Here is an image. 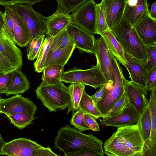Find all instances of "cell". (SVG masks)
I'll list each match as a JSON object with an SVG mask.
<instances>
[{"label": "cell", "mask_w": 156, "mask_h": 156, "mask_svg": "<svg viewBox=\"0 0 156 156\" xmlns=\"http://www.w3.org/2000/svg\"><path fill=\"white\" fill-rule=\"evenodd\" d=\"M108 83H113L114 77L112 67L111 54L103 37L95 40L93 53Z\"/></svg>", "instance_id": "obj_11"}, {"label": "cell", "mask_w": 156, "mask_h": 156, "mask_svg": "<svg viewBox=\"0 0 156 156\" xmlns=\"http://www.w3.org/2000/svg\"><path fill=\"white\" fill-rule=\"evenodd\" d=\"M150 11L147 0H138L137 4L133 6L126 5L123 18L134 26L137 22Z\"/></svg>", "instance_id": "obj_23"}, {"label": "cell", "mask_w": 156, "mask_h": 156, "mask_svg": "<svg viewBox=\"0 0 156 156\" xmlns=\"http://www.w3.org/2000/svg\"><path fill=\"white\" fill-rule=\"evenodd\" d=\"M147 55L143 61L148 71L156 66V45L146 46Z\"/></svg>", "instance_id": "obj_39"}, {"label": "cell", "mask_w": 156, "mask_h": 156, "mask_svg": "<svg viewBox=\"0 0 156 156\" xmlns=\"http://www.w3.org/2000/svg\"><path fill=\"white\" fill-rule=\"evenodd\" d=\"M37 98L49 112L65 110L69 106L70 97L68 87L61 81L53 85H40L35 91Z\"/></svg>", "instance_id": "obj_3"}, {"label": "cell", "mask_w": 156, "mask_h": 156, "mask_svg": "<svg viewBox=\"0 0 156 156\" xmlns=\"http://www.w3.org/2000/svg\"><path fill=\"white\" fill-rule=\"evenodd\" d=\"M58 2V8L66 13L73 12L88 0H55Z\"/></svg>", "instance_id": "obj_36"}, {"label": "cell", "mask_w": 156, "mask_h": 156, "mask_svg": "<svg viewBox=\"0 0 156 156\" xmlns=\"http://www.w3.org/2000/svg\"><path fill=\"white\" fill-rule=\"evenodd\" d=\"M84 113L78 109L73 114L70 122L72 125L80 132L90 130L86 124L84 119Z\"/></svg>", "instance_id": "obj_38"}, {"label": "cell", "mask_w": 156, "mask_h": 156, "mask_svg": "<svg viewBox=\"0 0 156 156\" xmlns=\"http://www.w3.org/2000/svg\"><path fill=\"white\" fill-rule=\"evenodd\" d=\"M75 48V45H71L62 49L49 51L44 62V68L54 64H59L64 66L72 55Z\"/></svg>", "instance_id": "obj_25"}, {"label": "cell", "mask_w": 156, "mask_h": 156, "mask_svg": "<svg viewBox=\"0 0 156 156\" xmlns=\"http://www.w3.org/2000/svg\"><path fill=\"white\" fill-rule=\"evenodd\" d=\"M96 4L94 0H88L71 15L73 24L93 35L96 34Z\"/></svg>", "instance_id": "obj_8"}, {"label": "cell", "mask_w": 156, "mask_h": 156, "mask_svg": "<svg viewBox=\"0 0 156 156\" xmlns=\"http://www.w3.org/2000/svg\"><path fill=\"white\" fill-rule=\"evenodd\" d=\"M0 52L15 68L22 69V52L10 39L5 31L0 33Z\"/></svg>", "instance_id": "obj_14"}, {"label": "cell", "mask_w": 156, "mask_h": 156, "mask_svg": "<svg viewBox=\"0 0 156 156\" xmlns=\"http://www.w3.org/2000/svg\"><path fill=\"white\" fill-rule=\"evenodd\" d=\"M7 7L14 23L15 44L21 47H25L31 39L28 29L20 16L9 6Z\"/></svg>", "instance_id": "obj_20"}, {"label": "cell", "mask_w": 156, "mask_h": 156, "mask_svg": "<svg viewBox=\"0 0 156 156\" xmlns=\"http://www.w3.org/2000/svg\"><path fill=\"white\" fill-rule=\"evenodd\" d=\"M74 45L73 40L66 28L53 37L49 51H53Z\"/></svg>", "instance_id": "obj_32"}, {"label": "cell", "mask_w": 156, "mask_h": 156, "mask_svg": "<svg viewBox=\"0 0 156 156\" xmlns=\"http://www.w3.org/2000/svg\"><path fill=\"white\" fill-rule=\"evenodd\" d=\"M111 58L114 82L113 83H108L106 84L107 90L105 96L96 105L103 119L105 118L114 103L125 93L127 81L122 69L116 58L112 54Z\"/></svg>", "instance_id": "obj_4"}, {"label": "cell", "mask_w": 156, "mask_h": 156, "mask_svg": "<svg viewBox=\"0 0 156 156\" xmlns=\"http://www.w3.org/2000/svg\"><path fill=\"white\" fill-rule=\"evenodd\" d=\"M140 115L129 105L119 114L100 119L99 123L108 126L117 127L133 125L137 122Z\"/></svg>", "instance_id": "obj_17"}, {"label": "cell", "mask_w": 156, "mask_h": 156, "mask_svg": "<svg viewBox=\"0 0 156 156\" xmlns=\"http://www.w3.org/2000/svg\"><path fill=\"white\" fill-rule=\"evenodd\" d=\"M156 86L151 91L149 101V106L150 111L151 129L150 140L153 146L156 147Z\"/></svg>", "instance_id": "obj_33"}, {"label": "cell", "mask_w": 156, "mask_h": 156, "mask_svg": "<svg viewBox=\"0 0 156 156\" xmlns=\"http://www.w3.org/2000/svg\"><path fill=\"white\" fill-rule=\"evenodd\" d=\"M2 99V98H1V96H0V102L1 101Z\"/></svg>", "instance_id": "obj_51"}, {"label": "cell", "mask_w": 156, "mask_h": 156, "mask_svg": "<svg viewBox=\"0 0 156 156\" xmlns=\"http://www.w3.org/2000/svg\"><path fill=\"white\" fill-rule=\"evenodd\" d=\"M43 0H0V5L5 6L19 4H26L32 5Z\"/></svg>", "instance_id": "obj_43"}, {"label": "cell", "mask_w": 156, "mask_h": 156, "mask_svg": "<svg viewBox=\"0 0 156 156\" xmlns=\"http://www.w3.org/2000/svg\"><path fill=\"white\" fill-rule=\"evenodd\" d=\"M84 85L78 83H70L68 87L70 97L69 104L67 112L68 115L70 112L73 114L79 109V104L83 91L85 89Z\"/></svg>", "instance_id": "obj_27"}, {"label": "cell", "mask_w": 156, "mask_h": 156, "mask_svg": "<svg viewBox=\"0 0 156 156\" xmlns=\"http://www.w3.org/2000/svg\"><path fill=\"white\" fill-rule=\"evenodd\" d=\"M95 27L96 34L99 35L109 29L106 22L102 0L100 3L96 4V5Z\"/></svg>", "instance_id": "obj_34"}, {"label": "cell", "mask_w": 156, "mask_h": 156, "mask_svg": "<svg viewBox=\"0 0 156 156\" xmlns=\"http://www.w3.org/2000/svg\"><path fill=\"white\" fill-rule=\"evenodd\" d=\"M124 0L126 2L127 0Z\"/></svg>", "instance_id": "obj_52"}, {"label": "cell", "mask_w": 156, "mask_h": 156, "mask_svg": "<svg viewBox=\"0 0 156 156\" xmlns=\"http://www.w3.org/2000/svg\"><path fill=\"white\" fill-rule=\"evenodd\" d=\"M129 105L128 99L125 93L114 103L108 112L105 118L119 114Z\"/></svg>", "instance_id": "obj_37"}, {"label": "cell", "mask_w": 156, "mask_h": 156, "mask_svg": "<svg viewBox=\"0 0 156 156\" xmlns=\"http://www.w3.org/2000/svg\"><path fill=\"white\" fill-rule=\"evenodd\" d=\"M0 64L4 71H10L17 69L15 68L0 52Z\"/></svg>", "instance_id": "obj_46"}, {"label": "cell", "mask_w": 156, "mask_h": 156, "mask_svg": "<svg viewBox=\"0 0 156 156\" xmlns=\"http://www.w3.org/2000/svg\"><path fill=\"white\" fill-rule=\"evenodd\" d=\"M5 8L4 13L5 30L10 39L15 44L13 21L7 6H5Z\"/></svg>", "instance_id": "obj_40"}, {"label": "cell", "mask_w": 156, "mask_h": 156, "mask_svg": "<svg viewBox=\"0 0 156 156\" xmlns=\"http://www.w3.org/2000/svg\"><path fill=\"white\" fill-rule=\"evenodd\" d=\"M15 69L8 72L0 70V94L4 93L10 82L13 72Z\"/></svg>", "instance_id": "obj_41"}, {"label": "cell", "mask_w": 156, "mask_h": 156, "mask_svg": "<svg viewBox=\"0 0 156 156\" xmlns=\"http://www.w3.org/2000/svg\"><path fill=\"white\" fill-rule=\"evenodd\" d=\"M147 92L146 87L140 86L131 80H127L125 93L130 105L140 115L149 105V101L146 97Z\"/></svg>", "instance_id": "obj_13"}, {"label": "cell", "mask_w": 156, "mask_h": 156, "mask_svg": "<svg viewBox=\"0 0 156 156\" xmlns=\"http://www.w3.org/2000/svg\"><path fill=\"white\" fill-rule=\"evenodd\" d=\"M37 108L29 99L18 94L2 99L0 102V113L5 114L26 112L34 115Z\"/></svg>", "instance_id": "obj_10"}, {"label": "cell", "mask_w": 156, "mask_h": 156, "mask_svg": "<svg viewBox=\"0 0 156 156\" xmlns=\"http://www.w3.org/2000/svg\"><path fill=\"white\" fill-rule=\"evenodd\" d=\"M124 52L140 60L147 55L146 46L138 35L134 26L123 19L111 30Z\"/></svg>", "instance_id": "obj_2"}, {"label": "cell", "mask_w": 156, "mask_h": 156, "mask_svg": "<svg viewBox=\"0 0 156 156\" xmlns=\"http://www.w3.org/2000/svg\"><path fill=\"white\" fill-rule=\"evenodd\" d=\"M10 122L18 129H21L32 124L36 118L33 114L18 112L5 114Z\"/></svg>", "instance_id": "obj_29"}, {"label": "cell", "mask_w": 156, "mask_h": 156, "mask_svg": "<svg viewBox=\"0 0 156 156\" xmlns=\"http://www.w3.org/2000/svg\"><path fill=\"white\" fill-rule=\"evenodd\" d=\"M53 38V37L47 35L44 40L38 53L37 59L34 63L35 72L40 73L43 71L44 62L49 51Z\"/></svg>", "instance_id": "obj_31"}, {"label": "cell", "mask_w": 156, "mask_h": 156, "mask_svg": "<svg viewBox=\"0 0 156 156\" xmlns=\"http://www.w3.org/2000/svg\"><path fill=\"white\" fill-rule=\"evenodd\" d=\"M125 55L127 60L126 68L131 81L140 86L146 87L147 71L144 62L125 52Z\"/></svg>", "instance_id": "obj_19"}, {"label": "cell", "mask_w": 156, "mask_h": 156, "mask_svg": "<svg viewBox=\"0 0 156 156\" xmlns=\"http://www.w3.org/2000/svg\"><path fill=\"white\" fill-rule=\"evenodd\" d=\"M45 34L54 37L72 23L71 15L57 8L52 15L45 17Z\"/></svg>", "instance_id": "obj_18"}, {"label": "cell", "mask_w": 156, "mask_h": 156, "mask_svg": "<svg viewBox=\"0 0 156 156\" xmlns=\"http://www.w3.org/2000/svg\"><path fill=\"white\" fill-rule=\"evenodd\" d=\"M64 66L59 64H54L44 67L41 77V85H53L61 81L64 72Z\"/></svg>", "instance_id": "obj_26"}, {"label": "cell", "mask_w": 156, "mask_h": 156, "mask_svg": "<svg viewBox=\"0 0 156 156\" xmlns=\"http://www.w3.org/2000/svg\"><path fill=\"white\" fill-rule=\"evenodd\" d=\"M79 109L92 116L96 119L101 117V114L90 96L84 90L79 106Z\"/></svg>", "instance_id": "obj_28"}, {"label": "cell", "mask_w": 156, "mask_h": 156, "mask_svg": "<svg viewBox=\"0 0 156 156\" xmlns=\"http://www.w3.org/2000/svg\"><path fill=\"white\" fill-rule=\"evenodd\" d=\"M84 119L85 122L90 130L95 131H100L99 126L96 119L90 115L84 113Z\"/></svg>", "instance_id": "obj_44"}, {"label": "cell", "mask_w": 156, "mask_h": 156, "mask_svg": "<svg viewBox=\"0 0 156 156\" xmlns=\"http://www.w3.org/2000/svg\"><path fill=\"white\" fill-rule=\"evenodd\" d=\"M102 0L106 22L108 28L111 30L123 19L126 2L124 0Z\"/></svg>", "instance_id": "obj_16"}, {"label": "cell", "mask_w": 156, "mask_h": 156, "mask_svg": "<svg viewBox=\"0 0 156 156\" xmlns=\"http://www.w3.org/2000/svg\"><path fill=\"white\" fill-rule=\"evenodd\" d=\"M150 14L151 17L156 20V2L154 3L151 6Z\"/></svg>", "instance_id": "obj_48"}, {"label": "cell", "mask_w": 156, "mask_h": 156, "mask_svg": "<svg viewBox=\"0 0 156 156\" xmlns=\"http://www.w3.org/2000/svg\"><path fill=\"white\" fill-rule=\"evenodd\" d=\"M104 153L107 155L136 156L132 152L125 148L114 133L104 144Z\"/></svg>", "instance_id": "obj_24"}, {"label": "cell", "mask_w": 156, "mask_h": 156, "mask_svg": "<svg viewBox=\"0 0 156 156\" xmlns=\"http://www.w3.org/2000/svg\"><path fill=\"white\" fill-rule=\"evenodd\" d=\"M113 133L122 144L136 156H143L144 141L138 120L135 124L117 127Z\"/></svg>", "instance_id": "obj_7"}, {"label": "cell", "mask_w": 156, "mask_h": 156, "mask_svg": "<svg viewBox=\"0 0 156 156\" xmlns=\"http://www.w3.org/2000/svg\"><path fill=\"white\" fill-rule=\"evenodd\" d=\"M43 146L35 141L20 137L6 142L2 148L4 155L11 156H35L37 150Z\"/></svg>", "instance_id": "obj_9"}, {"label": "cell", "mask_w": 156, "mask_h": 156, "mask_svg": "<svg viewBox=\"0 0 156 156\" xmlns=\"http://www.w3.org/2000/svg\"><path fill=\"white\" fill-rule=\"evenodd\" d=\"M6 143V142L4 140L0 133V155H4L2 151V148Z\"/></svg>", "instance_id": "obj_49"}, {"label": "cell", "mask_w": 156, "mask_h": 156, "mask_svg": "<svg viewBox=\"0 0 156 156\" xmlns=\"http://www.w3.org/2000/svg\"><path fill=\"white\" fill-rule=\"evenodd\" d=\"M61 81L67 83H76L87 85L95 89L108 83L98 63L95 66L86 69L74 67L63 72Z\"/></svg>", "instance_id": "obj_5"}, {"label": "cell", "mask_w": 156, "mask_h": 156, "mask_svg": "<svg viewBox=\"0 0 156 156\" xmlns=\"http://www.w3.org/2000/svg\"><path fill=\"white\" fill-rule=\"evenodd\" d=\"M0 70H3V69H2V67L1 66V64H0Z\"/></svg>", "instance_id": "obj_50"}, {"label": "cell", "mask_w": 156, "mask_h": 156, "mask_svg": "<svg viewBox=\"0 0 156 156\" xmlns=\"http://www.w3.org/2000/svg\"><path fill=\"white\" fill-rule=\"evenodd\" d=\"M138 121L144 143L150 141L151 122L149 105L145 108L141 114L140 115Z\"/></svg>", "instance_id": "obj_30"}, {"label": "cell", "mask_w": 156, "mask_h": 156, "mask_svg": "<svg viewBox=\"0 0 156 156\" xmlns=\"http://www.w3.org/2000/svg\"><path fill=\"white\" fill-rule=\"evenodd\" d=\"M100 88L96 91L94 94L90 96L91 98L96 105L104 98L107 90L106 84Z\"/></svg>", "instance_id": "obj_45"}, {"label": "cell", "mask_w": 156, "mask_h": 156, "mask_svg": "<svg viewBox=\"0 0 156 156\" xmlns=\"http://www.w3.org/2000/svg\"><path fill=\"white\" fill-rule=\"evenodd\" d=\"M45 34L35 37L32 39L27 45V58L33 60L37 58L38 53L44 41Z\"/></svg>", "instance_id": "obj_35"}, {"label": "cell", "mask_w": 156, "mask_h": 156, "mask_svg": "<svg viewBox=\"0 0 156 156\" xmlns=\"http://www.w3.org/2000/svg\"><path fill=\"white\" fill-rule=\"evenodd\" d=\"M9 6L24 21L30 34V40L45 34V17L34 11L32 5L19 4Z\"/></svg>", "instance_id": "obj_6"}, {"label": "cell", "mask_w": 156, "mask_h": 156, "mask_svg": "<svg viewBox=\"0 0 156 156\" xmlns=\"http://www.w3.org/2000/svg\"><path fill=\"white\" fill-rule=\"evenodd\" d=\"M30 87V82L21 69H16L13 73L10 82L4 94L6 96L25 93Z\"/></svg>", "instance_id": "obj_21"}, {"label": "cell", "mask_w": 156, "mask_h": 156, "mask_svg": "<svg viewBox=\"0 0 156 156\" xmlns=\"http://www.w3.org/2000/svg\"><path fill=\"white\" fill-rule=\"evenodd\" d=\"M156 86V66L147 72L146 80V87L147 91H150Z\"/></svg>", "instance_id": "obj_42"}, {"label": "cell", "mask_w": 156, "mask_h": 156, "mask_svg": "<svg viewBox=\"0 0 156 156\" xmlns=\"http://www.w3.org/2000/svg\"><path fill=\"white\" fill-rule=\"evenodd\" d=\"M66 29L73 40L75 47L81 51L93 53L95 40L94 35L73 23Z\"/></svg>", "instance_id": "obj_15"}, {"label": "cell", "mask_w": 156, "mask_h": 156, "mask_svg": "<svg viewBox=\"0 0 156 156\" xmlns=\"http://www.w3.org/2000/svg\"><path fill=\"white\" fill-rule=\"evenodd\" d=\"M100 35L103 38L111 53L126 67L127 60L125 55L124 51L111 30L108 29Z\"/></svg>", "instance_id": "obj_22"}, {"label": "cell", "mask_w": 156, "mask_h": 156, "mask_svg": "<svg viewBox=\"0 0 156 156\" xmlns=\"http://www.w3.org/2000/svg\"><path fill=\"white\" fill-rule=\"evenodd\" d=\"M58 156L49 147H45L43 146L37 149L36 152L35 156Z\"/></svg>", "instance_id": "obj_47"}, {"label": "cell", "mask_w": 156, "mask_h": 156, "mask_svg": "<svg viewBox=\"0 0 156 156\" xmlns=\"http://www.w3.org/2000/svg\"><path fill=\"white\" fill-rule=\"evenodd\" d=\"M55 147L66 156H90L92 153L103 156V141L92 134H86L69 125L60 128L55 139Z\"/></svg>", "instance_id": "obj_1"}, {"label": "cell", "mask_w": 156, "mask_h": 156, "mask_svg": "<svg viewBox=\"0 0 156 156\" xmlns=\"http://www.w3.org/2000/svg\"><path fill=\"white\" fill-rule=\"evenodd\" d=\"M134 27L146 46L156 45V20L151 17L150 11L137 22Z\"/></svg>", "instance_id": "obj_12"}]
</instances>
